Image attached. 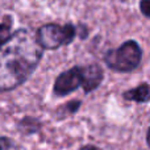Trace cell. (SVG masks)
I'll list each match as a JSON object with an SVG mask.
<instances>
[{"mask_svg":"<svg viewBox=\"0 0 150 150\" xmlns=\"http://www.w3.org/2000/svg\"><path fill=\"white\" fill-rule=\"evenodd\" d=\"M140 8L141 11H142L144 16H146V17H150V0H141V4H140Z\"/></svg>","mask_w":150,"mask_h":150,"instance_id":"9","label":"cell"},{"mask_svg":"<svg viewBox=\"0 0 150 150\" xmlns=\"http://www.w3.org/2000/svg\"><path fill=\"white\" fill-rule=\"evenodd\" d=\"M0 150H18L16 144L7 137H0Z\"/></svg>","mask_w":150,"mask_h":150,"instance_id":"8","label":"cell"},{"mask_svg":"<svg viewBox=\"0 0 150 150\" xmlns=\"http://www.w3.org/2000/svg\"><path fill=\"white\" fill-rule=\"evenodd\" d=\"M80 150H100V149L96 148V146H92V145H87V146H83Z\"/></svg>","mask_w":150,"mask_h":150,"instance_id":"10","label":"cell"},{"mask_svg":"<svg viewBox=\"0 0 150 150\" xmlns=\"http://www.w3.org/2000/svg\"><path fill=\"white\" fill-rule=\"evenodd\" d=\"M42 57L37 34L30 29H18L0 46V91L23 84L32 75Z\"/></svg>","mask_w":150,"mask_h":150,"instance_id":"1","label":"cell"},{"mask_svg":"<svg viewBox=\"0 0 150 150\" xmlns=\"http://www.w3.org/2000/svg\"><path fill=\"white\" fill-rule=\"evenodd\" d=\"M82 70L80 67H73L65 71L55 79L54 83V93L58 96H65L71 93L76 88L82 87Z\"/></svg>","mask_w":150,"mask_h":150,"instance_id":"4","label":"cell"},{"mask_svg":"<svg viewBox=\"0 0 150 150\" xmlns=\"http://www.w3.org/2000/svg\"><path fill=\"white\" fill-rule=\"evenodd\" d=\"M124 98L128 100H134L138 103H146L149 100V86L146 83L138 86V87L129 90L124 93Z\"/></svg>","mask_w":150,"mask_h":150,"instance_id":"6","label":"cell"},{"mask_svg":"<svg viewBox=\"0 0 150 150\" xmlns=\"http://www.w3.org/2000/svg\"><path fill=\"white\" fill-rule=\"evenodd\" d=\"M74 25H58V24H47L37 32V41L42 49H58L59 46L70 44L75 37Z\"/></svg>","mask_w":150,"mask_h":150,"instance_id":"3","label":"cell"},{"mask_svg":"<svg viewBox=\"0 0 150 150\" xmlns=\"http://www.w3.org/2000/svg\"><path fill=\"white\" fill-rule=\"evenodd\" d=\"M82 70V88L84 90V92H91L92 90H95L100 82L103 80V70L100 66L98 65H88L84 67H80Z\"/></svg>","mask_w":150,"mask_h":150,"instance_id":"5","label":"cell"},{"mask_svg":"<svg viewBox=\"0 0 150 150\" xmlns=\"http://www.w3.org/2000/svg\"><path fill=\"white\" fill-rule=\"evenodd\" d=\"M11 36H12V34H11V23L9 21L0 24V46H3V45L9 40Z\"/></svg>","mask_w":150,"mask_h":150,"instance_id":"7","label":"cell"},{"mask_svg":"<svg viewBox=\"0 0 150 150\" xmlns=\"http://www.w3.org/2000/svg\"><path fill=\"white\" fill-rule=\"evenodd\" d=\"M142 52L136 41H127L116 50H111L105 55L108 67L120 73L132 71L140 65Z\"/></svg>","mask_w":150,"mask_h":150,"instance_id":"2","label":"cell"}]
</instances>
